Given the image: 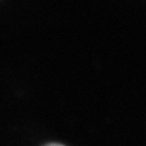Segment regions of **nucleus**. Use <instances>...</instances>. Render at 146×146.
<instances>
[{
    "mask_svg": "<svg viewBox=\"0 0 146 146\" xmlns=\"http://www.w3.org/2000/svg\"><path fill=\"white\" fill-rule=\"evenodd\" d=\"M47 146H64L62 145V144H56V143H52V144H49V145Z\"/></svg>",
    "mask_w": 146,
    "mask_h": 146,
    "instance_id": "1",
    "label": "nucleus"
}]
</instances>
